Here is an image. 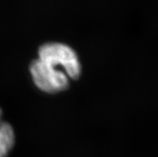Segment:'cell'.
Returning a JSON list of instances; mask_svg holds the SVG:
<instances>
[{
  "label": "cell",
  "mask_w": 158,
  "mask_h": 157,
  "mask_svg": "<svg viewBox=\"0 0 158 157\" xmlns=\"http://www.w3.org/2000/svg\"><path fill=\"white\" fill-rule=\"evenodd\" d=\"M29 69L35 84L44 92L56 93L69 87L70 78L66 72L39 58L31 62Z\"/></svg>",
  "instance_id": "obj_2"
},
{
  "label": "cell",
  "mask_w": 158,
  "mask_h": 157,
  "mask_svg": "<svg viewBox=\"0 0 158 157\" xmlns=\"http://www.w3.org/2000/svg\"><path fill=\"white\" fill-rule=\"evenodd\" d=\"M38 56L40 60L62 69L70 79H77L82 73V64L78 54L65 43H44L39 47Z\"/></svg>",
  "instance_id": "obj_1"
},
{
  "label": "cell",
  "mask_w": 158,
  "mask_h": 157,
  "mask_svg": "<svg viewBox=\"0 0 158 157\" xmlns=\"http://www.w3.org/2000/svg\"><path fill=\"white\" fill-rule=\"evenodd\" d=\"M2 117L3 111L0 107V157H7L15 144V131L13 126Z\"/></svg>",
  "instance_id": "obj_3"
}]
</instances>
